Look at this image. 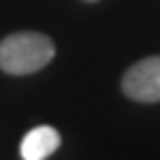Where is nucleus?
Segmentation results:
<instances>
[{"instance_id":"f03ea898","label":"nucleus","mask_w":160,"mask_h":160,"mask_svg":"<svg viewBox=\"0 0 160 160\" xmlns=\"http://www.w3.org/2000/svg\"><path fill=\"white\" fill-rule=\"evenodd\" d=\"M122 92L141 104L160 101V57L137 61L122 75Z\"/></svg>"},{"instance_id":"7ed1b4c3","label":"nucleus","mask_w":160,"mask_h":160,"mask_svg":"<svg viewBox=\"0 0 160 160\" xmlns=\"http://www.w3.org/2000/svg\"><path fill=\"white\" fill-rule=\"evenodd\" d=\"M59 144H61V137L54 127H50V125L33 127L21 139V158L24 160H47L59 148Z\"/></svg>"},{"instance_id":"20e7f679","label":"nucleus","mask_w":160,"mask_h":160,"mask_svg":"<svg viewBox=\"0 0 160 160\" xmlns=\"http://www.w3.org/2000/svg\"><path fill=\"white\" fill-rule=\"evenodd\" d=\"M87 2H94V0H87Z\"/></svg>"},{"instance_id":"f257e3e1","label":"nucleus","mask_w":160,"mask_h":160,"mask_svg":"<svg viewBox=\"0 0 160 160\" xmlns=\"http://www.w3.org/2000/svg\"><path fill=\"white\" fill-rule=\"evenodd\" d=\"M54 57L52 40L35 31H21L0 40V68L10 75H28L45 68Z\"/></svg>"}]
</instances>
